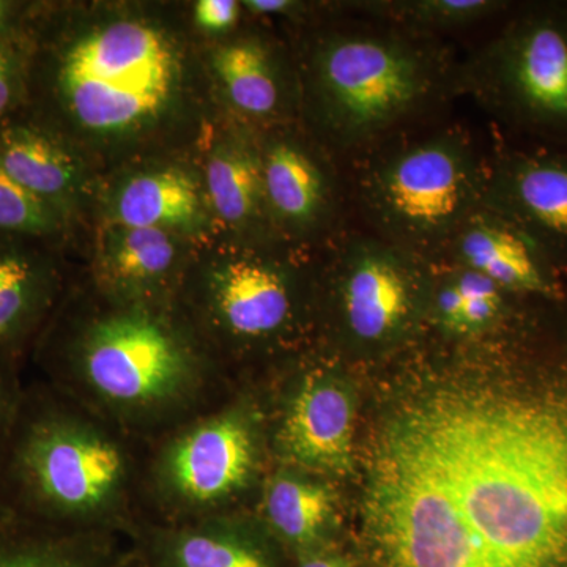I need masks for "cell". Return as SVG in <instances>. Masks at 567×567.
<instances>
[{"mask_svg":"<svg viewBox=\"0 0 567 567\" xmlns=\"http://www.w3.org/2000/svg\"><path fill=\"white\" fill-rule=\"evenodd\" d=\"M364 499L385 567H565L567 404L429 394L383 431Z\"/></svg>","mask_w":567,"mask_h":567,"instance_id":"obj_1","label":"cell"},{"mask_svg":"<svg viewBox=\"0 0 567 567\" xmlns=\"http://www.w3.org/2000/svg\"><path fill=\"white\" fill-rule=\"evenodd\" d=\"M461 63L440 37L360 14L312 51L320 122L339 148L360 155L458 95Z\"/></svg>","mask_w":567,"mask_h":567,"instance_id":"obj_2","label":"cell"},{"mask_svg":"<svg viewBox=\"0 0 567 567\" xmlns=\"http://www.w3.org/2000/svg\"><path fill=\"white\" fill-rule=\"evenodd\" d=\"M358 158L354 197L372 234L429 262L486 199L488 159L458 126L405 130Z\"/></svg>","mask_w":567,"mask_h":567,"instance_id":"obj_3","label":"cell"},{"mask_svg":"<svg viewBox=\"0 0 567 567\" xmlns=\"http://www.w3.org/2000/svg\"><path fill=\"white\" fill-rule=\"evenodd\" d=\"M178 59L159 29L121 20L82 33L63 52L58 84L81 128L102 136L141 130L173 100Z\"/></svg>","mask_w":567,"mask_h":567,"instance_id":"obj_4","label":"cell"},{"mask_svg":"<svg viewBox=\"0 0 567 567\" xmlns=\"http://www.w3.org/2000/svg\"><path fill=\"white\" fill-rule=\"evenodd\" d=\"M461 93L540 145L567 148V2L518 10L461 63Z\"/></svg>","mask_w":567,"mask_h":567,"instance_id":"obj_5","label":"cell"},{"mask_svg":"<svg viewBox=\"0 0 567 567\" xmlns=\"http://www.w3.org/2000/svg\"><path fill=\"white\" fill-rule=\"evenodd\" d=\"M14 475L28 502L50 517L100 513L122 491L121 447L59 413L33 417L14 447Z\"/></svg>","mask_w":567,"mask_h":567,"instance_id":"obj_6","label":"cell"},{"mask_svg":"<svg viewBox=\"0 0 567 567\" xmlns=\"http://www.w3.org/2000/svg\"><path fill=\"white\" fill-rule=\"evenodd\" d=\"M81 374L93 393L122 409L162 405L188 386V354L164 324L144 315L104 319L89 331Z\"/></svg>","mask_w":567,"mask_h":567,"instance_id":"obj_7","label":"cell"},{"mask_svg":"<svg viewBox=\"0 0 567 567\" xmlns=\"http://www.w3.org/2000/svg\"><path fill=\"white\" fill-rule=\"evenodd\" d=\"M339 257L338 309L353 341L379 346L409 328L429 260L375 234H353Z\"/></svg>","mask_w":567,"mask_h":567,"instance_id":"obj_8","label":"cell"},{"mask_svg":"<svg viewBox=\"0 0 567 567\" xmlns=\"http://www.w3.org/2000/svg\"><path fill=\"white\" fill-rule=\"evenodd\" d=\"M484 205L517 226L551 264L567 262V148H511L488 159Z\"/></svg>","mask_w":567,"mask_h":567,"instance_id":"obj_9","label":"cell"},{"mask_svg":"<svg viewBox=\"0 0 567 567\" xmlns=\"http://www.w3.org/2000/svg\"><path fill=\"white\" fill-rule=\"evenodd\" d=\"M254 465L251 425L240 413H223L171 445L163 462V481L183 503L215 505L248 484Z\"/></svg>","mask_w":567,"mask_h":567,"instance_id":"obj_10","label":"cell"},{"mask_svg":"<svg viewBox=\"0 0 567 567\" xmlns=\"http://www.w3.org/2000/svg\"><path fill=\"white\" fill-rule=\"evenodd\" d=\"M439 257L491 279L511 293L554 292L551 262L517 226L483 205L453 235Z\"/></svg>","mask_w":567,"mask_h":567,"instance_id":"obj_11","label":"cell"},{"mask_svg":"<svg viewBox=\"0 0 567 567\" xmlns=\"http://www.w3.org/2000/svg\"><path fill=\"white\" fill-rule=\"evenodd\" d=\"M352 398L327 377H309L293 395L281 431L284 456L303 468L322 473L349 472L353 462Z\"/></svg>","mask_w":567,"mask_h":567,"instance_id":"obj_12","label":"cell"},{"mask_svg":"<svg viewBox=\"0 0 567 567\" xmlns=\"http://www.w3.org/2000/svg\"><path fill=\"white\" fill-rule=\"evenodd\" d=\"M210 289L216 317L237 338H270L293 315L289 276L279 265L259 257H240L221 265L213 275Z\"/></svg>","mask_w":567,"mask_h":567,"instance_id":"obj_13","label":"cell"},{"mask_svg":"<svg viewBox=\"0 0 567 567\" xmlns=\"http://www.w3.org/2000/svg\"><path fill=\"white\" fill-rule=\"evenodd\" d=\"M268 215L289 229H316L334 212L331 175L303 145L271 141L260 152Z\"/></svg>","mask_w":567,"mask_h":567,"instance_id":"obj_14","label":"cell"},{"mask_svg":"<svg viewBox=\"0 0 567 567\" xmlns=\"http://www.w3.org/2000/svg\"><path fill=\"white\" fill-rule=\"evenodd\" d=\"M118 226L189 229L200 219L196 183L182 171L136 175L115 203Z\"/></svg>","mask_w":567,"mask_h":567,"instance_id":"obj_15","label":"cell"},{"mask_svg":"<svg viewBox=\"0 0 567 567\" xmlns=\"http://www.w3.org/2000/svg\"><path fill=\"white\" fill-rule=\"evenodd\" d=\"M0 167L54 208L76 185L73 156L47 134L25 126L0 134Z\"/></svg>","mask_w":567,"mask_h":567,"instance_id":"obj_16","label":"cell"},{"mask_svg":"<svg viewBox=\"0 0 567 567\" xmlns=\"http://www.w3.org/2000/svg\"><path fill=\"white\" fill-rule=\"evenodd\" d=\"M207 188L216 215L229 226H256L268 215L260 152L233 142L221 145L207 164Z\"/></svg>","mask_w":567,"mask_h":567,"instance_id":"obj_17","label":"cell"},{"mask_svg":"<svg viewBox=\"0 0 567 567\" xmlns=\"http://www.w3.org/2000/svg\"><path fill=\"white\" fill-rule=\"evenodd\" d=\"M213 66L230 103L249 117H271L281 107L278 66L262 41L244 39L219 48Z\"/></svg>","mask_w":567,"mask_h":567,"instance_id":"obj_18","label":"cell"},{"mask_svg":"<svg viewBox=\"0 0 567 567\" xmlns=\"http://www.w3.org/2000/svg\"><path fill=\"white\" fill-rule=\"evenodd\" d=\"M450 274L432 295V309L442 330L454 336H475L492 330L505 315L506 295L491 279L451 265Z\"/></svg>","mask_w":567,"mask_h":567,"instance_id":"obj_19","label":"cell"},{"mask_svg":"<svg viewBox=\"0 0 567 567\" xmlns=\"http://www.w3.org/2000/svg\"><path fill=\"white\" fill-rule=\"evenodd\" d=\"M265 511L275 532L298 547L315 546L334 514V495L315 481L275 476L267 487Z\"/></svg>","mask_w":567,"mask_h":567,"instance_id":"obj_20","label":"cell"},{"mask_svg":"<svg viewBox=\"0 0 567 567\" xmlns=\"http://www.w3.org/2000/svg\"><path fill=\"white\" fill-rule=\"evenodd\" d=\"M503 0H380L354 2L352 10L439 37L442 32L472 28L509 9Z\"/></svg>","mask_w":567,"mask_h":567,"instance_id":"obj_21","label":"cell"},{"mask_svg":"<svg viewBox=\"0 0 567 567\" xmlns=\"http://www.w3.org/2000/svg\"><path fill=\"white\" fill-rule=\"evenodd\" d=\"M167 567H271L256 544L221 525L185 529L173 537Z\"/></svg>","mask_w":567,"mask_h":567,"instance_id":"obj_22","label":"cell"},{"mask_svg":"<svg viewBox=\"0 0 567 567\" xmlns=\"http://www.w3.org/2000/svg\"><path fill=\"white\" fill-rule=\"evenodd\" d=\"M44 300L39 268L21 254L0 248V346L31 327Z\"/></svg>","mask_w":567,"mask_h":567,"instance_id":"obj_23","label":"cell"},{"mask_svg":"<svg viewBox=\"0 0 567 567\" xmlns=\"http://www.w3.org/2000/svg\"><path fill=\"white\" fill-rule=\"evenodd\" d=\"M173 235L155 227L118 226L112 234L110 267L121 281H155L167 274L175 260Z\"/></svg>","mask_w":567,"mask_h":567,"instance_id":"obj_24","label":"cell"},{"mask_svg":"<svg viewBox=\"0 0 567 567\" xmlns=\"http://www.w3.org/2000/svg\"><path fill=\"white\" fill-rule=\"evenodd\" d=\"M58 224V212L25 189L0 167V229L47 234Z\"/></svg>","mask_w":567,"mask_h":567,"instance_id":"obj_25","label":"cell"},{"mask_svg":"<svg viewBox=\"0 0 567 567\" xmlns=\"http://www.w3.org/2000/svg\"><path fill=\"white\" fill-rule=\"evenodd\" d=\"M0 567H84L73 554L51 539H13L0 543Z\"/></svg>","mask_w":567,"mask_h":567,"instance_id":"obj_26","label":"cell"},{"mask_svg":"<svg viewBox=\"0 0 567 567\" xmlns=\"http://www.w3.org/2000/svg\"><path fill=\"white\" fill-rule=\"evenodd\" d=\"M241 3L235 0H200L194 7V20L208 32H226L237 24Z\"/></svg>","mask_w":567,"mask_h":567,"instance_id":"obj_27","label":"cell"},{"mask_svg":"<svg viewBox=\"0 0 567 567\" xmlns=\"http://www.w3.org/2000/svg\"><path fill=\"white\" fill-rule=\"evenodd\" d=\"M17 59L9 48L0 44V115L9 110L17 92Z\"/></svg>","mask_w":567,"mask_h":567,"instance_id":"obj_28","label":"cell"},{"mask_svg":"<svg viewBox=\"0 0 567 567\" xmlns=\"http://www.w3.org/2000/svg\"><path fill=\"white\" fill-rule=\"evenodd\" d=\"M298 567H352L349 559L330 551H308Z\"/></svg>","mask_w":567,"mask_h":567,"instance_id":"obj_29","label":"cell"},{"mask_svg":"<svg viewBox=\"0 0 567 567\" xmlns=\"http://www.w3.org/2000/svg\"><path fill=\"white\" fill-rule=\"evenodd\" d=\"M7 417H9V398H7L6 386L0 380V439H2L3 429H6Z\"/></svg>","mask_w":567,"mask_h":567,"instance_id":"obj_30","label":"cell"},{"mask_svg":"<svg viewBox=\"0 0 567 567\" xmlns=\"http://www.w3.org/2000/svg\"><path fill=\"white\" fill-rule=\"evenodd\" d=\"M9 3L0 2V29L3 28V24L7 22V18H9Z\"/></svg>","mask_w":567,"mask_h":567,"instance_id":"obj_31","label":"cell"}]
</instances>
